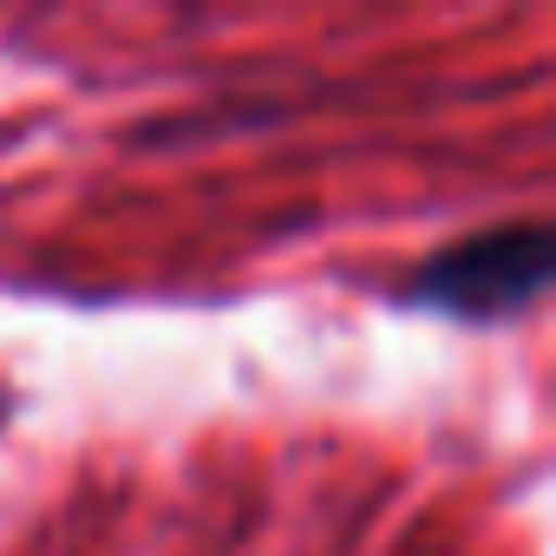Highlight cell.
Returning <instances> with one entry per match:
<instances>
[{"instance_id": "6da1fadb", "label": "cell", "mask_w": 556, "mask_h": 556, "mask_svg": "<svg viewBox=\"0 0 556 556\" xmlns=\"http://www.w3.org/2000/svg\"><path fill=\"white\" fill-rule=\"evenodd\" d=\"M549 275H556L549 223L523 216V223H491L478 236L432 249L400 282V295L413 308L445 315V321L491 328V321H517L523 308H536L549 295Z\"/></svg>"}]
</instances>
